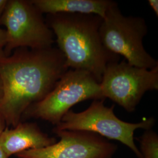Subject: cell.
Wrapping results in <instances>:
<instances>
[{
	"label": "cell",
	"instance_id": "6da1fadb",
	"mask_svg": "<svg viewBox=\"0 0 158 158\" xmlns=\"http://www.w3.org/2000/svg\"><path fill=\"white\" fill-rule=\"evenodd\" d=\"M68 69L64 57L55 47L18 48L1 58L0 112L7 127L18 124L25 111L44 98Z\"/></svg>",
	"mask_w": 158,
	"mask_h": 158
},
{
	"label": "cell",
	"instance_id": "7a4b0ae2",
	"mask_svg": "<svg viewBox=\"0 0 158 158\" xmlns=\"http://www.w3.org/2000/svg\"><path fill=\"white\" fill-rule=\"evenodd\" d=\"M47 17L46 22L68 68L88 72L100 83L108 64L120 58L102 44L99 30L102 18L93 14L66 13Z\"/></svg>",
	"mask_w": 158,
	"mask_h": 158
},
{
	"label": "cell",
	"instance_id": "3957f363",
	"mask_svg": "<svg viewBox=\"0 0 158 158\" xmlns=\"http://www.w3.org/2000/svg\"><path fill=\"white\" fill-rule=\"evenodd\" d=\"M114 107H107L104 104V99H102L94 100L83 111L76 113L70 110L55 126L53 131H79L96 134L108 140L121 142L130 149L137 158H141L135 142L134 133L138 129H152L155 119L144 118L137 123L125 122L116 116Z\"/></svg>",
	"mask_w": 158,
	"mask_h": 158
},
{
	"label": "cell",
	"instance_id": "277c9868",
	"mask_svg": "<svg viewBox=\"0 0 158 158\" xmlns=\"http://www.w3.org/2000/svg\"><path fill=\"white\" fill-rule=\"evenodd\" d=\"M99 32L105 48L113 54L124 57L130 64L146 69L158 66V60L143 46V38L148 33L143 18L125 16L114 1L102 19Z\"/></svg>",
	"mask_w": 158,
	"mask_h": 158
},
{
	"label": "cell",
	"instance_id": "5b68a950",
	"mask_svg": "<svg viewBox=\"0 0 158 158\" xmlns=\"http://www.w3.org/2000/svg\"><path fill=\"white\" fill-rule=\"evenodd\" d=\"M105 99L100 83L88 72L69 69L44 98L31 105L25 118L40 119L56 126L74 106L89 100Z\"/></svg>",
	"mask_w": 158,
	"mask_h": 158
},
{
	"label": "cell",
	"instance_id": "8992f818",
	"mask_svg": "<svg viewBox=\"0 0 158 158\" xmlns=\"http://www.w3.org/2000/svg\"><path fill=\"white\" fill-rule=\"evenodd\" d=\"M6 27V56L18 48L43 49L53 47L55 36L31 1L8 0L0 18Z\"/></svg>",
	"mask_w": 158,
	"mask_h": 158
},
{
	"label": "cell",
	"instance_id": "52a82bcc",
	"mask_svg": "<svg viewBox=\"0 0 158 158\" xmlns=\"http://www.w3.org/2000/svg\"><path fill=\"white\" fill-rule=\"evenodd\" d=\"M102 95L132 113L149 91L158 90V66L137 68L125 60L108 63L100 83Z\"/></svg>",
	"mask_w": 158,
	"mask_h": 158
},
{
	"label": "cell",
	"instance_id": "ba28073f",
	"mask_svg": "<svg viewBox=\"0 0 158 158\" xmlns=\"http://www.w3.org/2000/svg\"><path fill=\"white\" fill-rule=\"evenodd\" d=\"M59 140L48 147L17 155L23 158H112L117 145L101 136L79 131H56Z\"/></svg>",
	"mask_w": 158,
	"mask_h": 158
},
{
	"label": "cell",
	"instance_id": "9c48e42d",
	"mask_svg": "<svg viewBox=\"0 0 158 158\" xmlns=\"http://www.w3.org/2000/svg\"><path fill=\"white\" fill-rule=\"evenodd\" d=\"M35 123L21 121L12 129L6 127L0 136V147L10 158L29 150L42 149L56 142Z\"/></svg>",
	"mask_w": 158,
	"mask_h": 158
},
{
	"label": "cell",
	"instance_id": "30bf717a",
	"mask_svg": "<svg viewBox=\"0 0 158 158\" xmlns=\"http://www.w3.org/2000/svg\"><path fill=\"white\" fill-rule=\"evenodd\" d=\"M42 14H93L103 18L114 1L111 0H32Z\"/></svg>",
	"mask_w": 158,
	"mask_h": 158
},
{
	"label": "cell",
	"instance_id": "8fae6325",
	"mask_svg": "<svg viewBox=\"0 0 158 158\" xmlns=\"http://www.w3.org/2000/svg\"><path fill=\"white\" fill-rule=\"evenodd\" d=\"M141 158H158V135L152 129L145 130L137 138Z\"/></svg>",
	"mask_w": 158,
	"mask_h": 158
},
{
	"label": "cell",
	"instance_id": "7c38bea8",
	"mask_svg": "<svg viewBox=\"0 0 158 158\" xmlns=\"http://www.w3.org/2000/svg\"><path fill=\"white\" fill-rule=\"evenodd\" d=\"M6 35L5 29L0 28V59L6 56L5 47L6 45Z\"/></svg>",
	"mask_w": 158,
	"mask_h": 158
},
{
	"label": "cell",
	"instance_id": "4fadbf2b",
	"mask_svg": "<svg viewBox=\"0 0 158 158\" xmlns=\"http://www.w3.org/2000/svg\"><path fill=\"white\" fill-rule=\"evenodd\" d=\"M148 4L153 11L155 12L156 17H158V0H149Z\"/></svg>",
	"mask_w": 158,
	"mask_h": 158
},
{
	"label": "cell",
	"instance_id": "5bb4252c",
	"mask_svg": "<svg viewBox=\"0 0 158 158\" xmlns=\"http://www.w3.org/2000/svg\"><path fill=\"white\" fill-rule=\"evenodd\" d=\"M6 127H7V126H6L5 118L3 117L2 114L0 112V136L3 132V131L6 130Z\"/></svg>",
	"mask_w": 158,
	"mask_h": 158
},
{
	"label": "cell",
	"instance_id": "9a60e30c",
	"mask_svg": "<svg viewBox=\"0 0 158 158\" xmlns=\"http://www.w3.org/2000/svg\"><path fill=\"white\" fill-rule=\"evenodd\" d=\"M8 0H0V18L5 11Z\"/></svg>",
	"mask_w": 158,
	"mask_h": 158
},
{
	"label": "cell",
	"instance_id": "2e32d148",
	"mask_svg": "<svg viewBox=\"0 0 158 158\" xmlns=\"http://www.w3.org/2000/svg\"><path fill=\"white\" fill-rule=\"evenodd\" d=\"M0 158H9L4 151L0 147Z\"/></svg>",
	"mask_w": 158,
	"mask_h": 158
},
{
	"label": "cell",
	"instance_id": "e0dca14e",
	"mask_svg": "<svg viewBox=\"0 0 158 158\" xmlns=\"http://www.w3.org/2000/svg\"><path fill=\"white\" fill-rule=\"evenodd\" d=\"M3 95V89H2V81L0 79V102L2 99Z\"/></svg>",
	"mask_w": 158,
	"mask_h": 158
},
{
	"label": "cell",
	"instance_id": "ac0fdd59",
	"mask_svg": "<svg viewBox=\"0 0 158 158\" xmlns=\"http://www.w3.org/2000/svg\"></svg>",
	"mask_w": 158,
	"mask_h": 158
}]
</instances>
